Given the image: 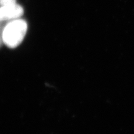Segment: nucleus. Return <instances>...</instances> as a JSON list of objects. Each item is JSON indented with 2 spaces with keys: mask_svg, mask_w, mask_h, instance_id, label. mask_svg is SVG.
<instances>
[{
  "mask_svg": "<svg viewBox=\"0 0 134 134\" xmlns=\"http://www.w3.org/2000/svg\"><path fill=\"white\" fill-rule=\"evenodd\" d=\"M27 30L26 21L21 19L13 20L6 23L3 34V43L14 48L23 42Z\"/></svg>",
  "mask_w": 134,
  "mask_h": 134,
  "instance_id": "1",
  "label": "nucleus"
},
{
  "mask_svg": "<svg viewBox=\"0 0 134 134\" xmlns=\"http://www.w3.org/2000/svg\"><path fill=\"white\" fill-rule=\"evenodd\" d=\"M24 14V9L17 4L0 6V21L6 22L19 19Z\"/></svg>",
  "mask_w": 134,
  "mask_h": 134,
  "instance_id": "2",
  "label": "nucleus"
},
{
  "mask_svg": "<svg viewBox=\"0 0 134 134\" xmlns=\"http://www.w3.org/2000/svg\"><path fill=\"white\" fill-rule=\"evenodd\" d=\"M5 22L0 21V47L3 46V31H4V28L5 26H6V23L5 24Z\"/></svg>",
  "mask_w": 134,
  "mask_h": 134,
  "instance_id": "3",
  "label": "nucleus"
},
{
  "mask_svg": "<svg viewBox=\"0 0 134 134\" xmlns=\"http://www.w3.org/2000/svg\"><path fill=\"white\" fill-rule=\"evenodd\" d=\"M16 0H0V6L16 4Z\"/></svg>",
  "mask_w": 134,
  "mask_h": 134,
  "instance_id": "4",
  "label": "nucleus"
}]
</instances>
